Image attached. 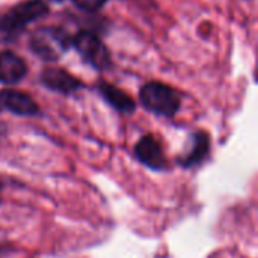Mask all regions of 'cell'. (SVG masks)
<instances>
[{
    "label": "cell",
    "mask_w": 258,
    "mask_h": 258,
    "mask_svg": "<svg viewBox=\"0 0 258 258\" xmlns=\"http://www.w3.org/2000/svg\"><path fill=\"white\" fill-rule=\"evenodd\" d=\"M107 0H73V3L86 12H95L106 5Z\"/></svg>",
    "instance_id": "11"
},
{
    "label": "cell",
    "mask_w": 258,
    "mask_h": 258,
    "mask_svg": "<svg viewBox=\"0 0 258 258\" xmlns=\"http://www.w3.org/2000/svg\"><path fill=\"white\" fill-rule=\"evenodd\" d=\"M139 98L147 110L168 118L174 116L181 104L178 92L171 86L159 82H150L144 85Z\"/></svg>",
    "instance_id": "3"
},
{
    "label": "cell",
    "mask_w": 258,
    "mask_h": 258,
    "mask_svg": "<svg viewBox=\"0 0 258 258\" xmlns=\"http://www.w3.org/2000/svg\"><path fill=\"white\" fill-rule=\"evenodd\" d=\"M73 45L82 57L97 70L110 67V53L98 36L91 32H80L73 39Z\"/></svg>",
    "instance_id": "4"
},
{
    "label": "cell",
    "mask_w": 258,
    "mask_h": 258,
    "mask_svg": "<svg viewBox=\"0 0 258 258\" xmlns=\"http://www.w3.org/2000/svg\"><path fill=\"white\" fill-rule=\"evenodd\" d=\"M73 39L60 27H39L29 41L30 50L47 62L59 60L71 47Z\"/></svg>",
    "instance_id": "2"
},
{
    "label": "cell",
    "mask_w": 258,
    "mask_h": 258,
    "mask_svg": "<svg viewBox=\"0 0 258 258\" xmlns=\"http://www.w3.org/2000/svg\"><path fill=\"white\" fill-rule=\"evenodd\" d=\"M135 154L145 166H148L153 171H163L168 168V160L163 154V150L159 141L151 135L144 136L136 144Z\"/></svg>",
    "instance_id": "5"
},
{
    "label": "cell",
    "mask_w": 258,
    "mask_h": 258,
    "mask_svg": "<svg viewBox=\"0 0 258 258\" xmlns=\"http://www.w3.org/2000/svg\"><path fill=\"white\" fill-rule=\"evenodd\" d=\"M100 94L103 95V98L116 110L124 112V113H132L136 109V103L133 101V98L130 95H127L125 92H122L119 88L112 86L109 83H101L98 86Z\"/></svg>",
    "instance_id": "10"
},
{
    "label": "cell",
    "mask_w": 258,
    "mask_h": 258,
    "mask_svg": "<svg viewBox=\"0 0 258 258\" xmlns=\"http://www.w3.org/2000/svg\"><path fill=\"white\" fill-rule=\"evenodd\" d=\"M0 109L20 116H35L39 113V107L30 95L14 89H5L0 92Z\"/></svg>",
    "instance_id": "6"
},
{
    "label": "cell",
    "mask_w": 258,
    "mask_h": 258,
    "mask_svg": "<svg viewBox=\"0 0 258 258\" xmlns=\"http://www.w3.org/2000/svg\"><path fill=\"white\" fill-rule=\"evenodd\" d=\"M26 73L27 67L20 56L9 50L0 51V83L15 85L24 79Z\"/></svg>",
    "instance_id": "8"
},
{
    "label": "cell",
    "mask_w": 258,
    "mask_h": 258,
    "mask_svg": "<svg viewBox=\"0 0 258 258\" xmlns=\"http://www.w3.org/2000/svg\"><path fill=\"white\" fill-rule=\"evenodd\" d=\"M41 83L59 94L68 95L76 91H79L83 85L80 80H77L74 76H71L68 71L60 70V68H47L41 73L39 76Z\"/></svg>",
    "instance_id": "7"
},
{
    "label": "cell",
    "mask_w": 258,
    "mask_h": 258,
    "mask_svg": "<svg viewBox=\"0 0 258 258\" xmlns=\"http://www.w3.org/2000/svg\"><path fill=\"white\" fill-rule=\"evenodd\" d=\"M48 14V6L42 0H27L14 6L9 14L0 17V41H14L35 20Z\"/></svg>",
    "instance_id": "1"
},
{
    "label": "cell",
    "mask_w": 258,
    "mask_h": 258,
    "mask_svg": "<svg viewBox=\"0 0 258 258\" xmlns=\"http://www.w3.org/2000/svg\"><path fill=\"white\" fill-rule=\"evenodd\" d=\"M56 2H59V0H56Z\"/></svg>",
    "instance_id": "12"
},
{
    "label": "cell",
    "mask_w": 258,
    "mask_h": 258,
    "mask_svg": "<svg viewBox=\"0 0 258 258\" xmlns=\"http://www.w3.org/2000/svg\"><path fill=\"white\" fill-rule=\"evenodd\" d=\"M210 151V138L204 132H198L192 136V147L190 150L178 157V163L184 168H190L195 165H200Z\"/></svg>",
    "instance_id": "9"
}]
</instances>
